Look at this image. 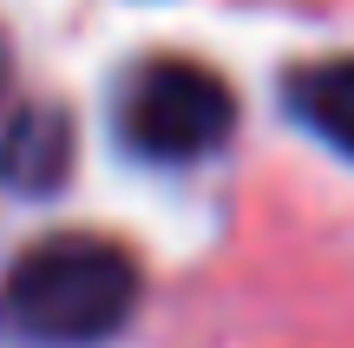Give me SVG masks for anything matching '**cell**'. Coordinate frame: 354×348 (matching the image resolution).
<instances>
[{"label": "cell", "instance_id": "cell-1", "mask_svg": "<svg viewBox=\"0 0 354 348\" xmlns=\"http://www.w3.org/2000/svg\"><path fill=\"white\" fill-rule=\"evenodd\" d=\"M138 309V263L105 237L66 230L26 250L0 283V336L26 348H86Z\"/></svg>", "mask_w": 354, "mask_h": 348}, {"label": "cell", "instance_id": "cell-2", "mask_svg": "<svg viewBox=\"0 0 354 348\" xmlns=\"http://www.w3.org/2000/svg\"><path fill=\"white\" fill-rule=\"evenodd\" d=\"M230 125H236V99L197 59H151L118 92V138L158 165H190L216 152Z\"/></svg>", "mask_w": 354, "mask_h": 348}, {"label": "cell", "instance_id": "cell-3", "mask_svg": "<svg viewBox=\"0 0 354 348\" xmlns=\"http://www.w3.org/2000/svg\"><path fill=\"white\" fill-rule=\"evenodd\" d=\"M66 165H73V125H66V112H53V105H26V112L0 131V178H7L13 191H26V197L59 191Z\"/></svg>", "mask_w": 354, "mask_h": 348}, {"label": "cell", "instance_id": "cell-4", "mask_svg": "<svg viewBox=\"0 0 354 348\" xmlns=\"http://www.w3.org/2000/svg\"><path fill=\"white\" fill-rule=\"evenodd\" d=\"M289 105H295V118H302L315 138H328L335 152L354 158V53L295 73L289 79Z\"/></svg>", "mask_w": 354, "mask_h": 348}, {"label": "cell", "instance_id": "cell-5", "mask_svg": "<svg viewBox=\"0 0 354 348\" xmlns=\"http://www.w3.org/2000/svg\"><path fill=\"white\" fill-rule=\"evenodd\" d=\"M0 86H7V39H0Z\"/></svg>", "mask_w": 354, "mask_h": 348}]
</instances>
